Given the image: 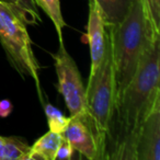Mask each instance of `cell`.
<instances>
[{"label":"cell","mask_w":160,"mask_h":160,"mask_svg":"<svg viewBox=\"0 0 160 160\" xmlns=\"http://www.w3.org/2000/svg\"><path fill=\"white\" fill-rule=\"evenodd\" d=\"M155 30L160 33V0H142Z\"/></svg>","instance_id":"5bb4252c"},{"label":"cell","mask_w":160,"mask_h":160,"mask_svg":"<svg viewBox=\"0 0 160 160\" xmlns=\"http://www.w3.org/2000/svg\"><path fill=\"white\" fill-rule=\"evenodd\" d=\"M21 9L23 10L25 16V24L36 25L41 23V16L38 11V6L34 0H19Z\"/></svg>","instance_id":"4fadbf2b"},{"label":"cell","mask_w":160,"mask_h":160,"mask_svg":"<svg viewBox=\"0 0 160 160\" xmlns=\"http://www.w3.org/2000/svg\"><path fill=\"white\" fill-rule=\"evenodd\" d=\"M0 25L2 28L0 43L10 64L21 76H28L34 80L38 98L41 102L44 103L38 75L40 66L32 49L27 24L12 11L9 6L0 2Z\"/></svg>","instance_id":"277c9868"},{"label":"cell","mask_w":160,"mask_h":160,"mask_svg":"<svg viewBox=\"0 0 160 160\" xmlns=\"http://www.w3.org/2000/svg\"><path fill=\"white\" fill-rule=\"evenodd\" d=\"M86 100L101 159H105L107 135L116 103L112 38L109 25H105L104 53L99 66L89 76L88 87L86 88Z\"/></svg>","instance_id":"3957f363"},{"label":"cell","mask_w":160,"mask_h":160,"mask_svg":"<svg viewBox=\"0 0 160 160\" xmlns=\"http://www.w3.org/2000/svg\"><path fill=\"white\" fill-rule=\"evenodd\" d=\"M115 76L116 100L131 82L147 49L160 40L142 0H133L128 12L120 23L109 25Z\"/></svg>","instance_id":"7a4b0ae2"},{"label":"cell","mask_w":160,"mask_h":160,"mask_svg":"<svg viewBox=\"0 0 160 160\" xmlns=\"http://www.w3.org/2000/svg\"><path fill=\"white\" fill-rule=\"evenodd\" d=\"M89 1V14L87 23V38L91 56V66L90 75L99 66L104 53L105 45V23L103 21L102 14L100 12L98 5L94 0Z\"/></svg>","instance_id":"ba28073f"},{"label":"cell","mask_w":160,"mask_h":160,"mask_svg":"<svg viewBox=\"0 0 160 160\" xmlns=\"http://www.w3.org/2000/svg\"><path fill=\"white\" fill-rule=\"evenodd\" d=\"M0 2H3L6 3L7 6H9L10 8L12 9V11L25 23V16H24V12L23 10L21 9V6L20 2H19V0H0Z\"/></svg>","instance_id":"2e32d148"},{"label":"cell","mask_w":160,"mask_h":160,"mask_svg":"<svg viewBox=\"0 0 160 160\" xmlns=\"http://www.w3.org/2000/svg\"><path fill=\"white\" fill-rule=\"evenodd\" d=\"M107 25L120 23L128 12L133 0H94Z\"/></svg>","instance_id":"30bf717a"},{"label":"cell","mask_w":160,"mask_h":160,"mask_svg":"<svg viewBox=\"0 0 160 160\" xmlns=\"http://www.w3.org/2000/svg\"><path fill=\"white\" fill-rule=\"evenodd\" d=\"M62 135L70 144L73 150L78 151L82 157L89 160L101 159L98 142L91 128L79 118L70 116L68 125Z\"/></svg>","instance_id":"52a82bcc"},{"label":"cell","mask_w":160,"mask_h":160,"mask_svg":"<svg viewBox=\"0 0 160 160\" xmlns=\"http://www.w3.org/2000/svg\"><path fill=\"white\" fill-rule=\"evenodd\" d=\"M6 152H7V137L0 136V160H7Z\"/></svg>","instance_id":"ac0fdd59"},{"label":"cell","mask_w":160,"mask_h":160,"mask_svg":"<svg viewBox=\"0 0 160 160\" xmlns=\"http://www.w3.org/2000/svg\"><path fill=\"white\" fill-rule=\"evenodd\" d=\"M134 160H160V101L155 104L138 132Z\"/></svg>","instance_id":"8992f818"},{"label":"cell","mask_w":160,"mask_h":160,"mask_svg":"<svg viewBox=\"0 0 160 160\" xmlns=\"http://www.w3.org/2000/svg\"><path fill=\"white\" fill-rule=\"evenodd\" d=\"M12 103L9 100H0V118H7L12 112Z\"/></svg>","instance_id":"e0dca14e"},{"label":"cell","mask_w":160,"mask_h":160,"mask_svg":"<svg viewBox=\"0 0 160 160\" xmlns=\"http://www.w3.org/2000/svg\"><path fill=\"white\" fill-rule=\"evenodd\" d=\"M34 2L38 7H40L53 22L58 35V42L59 44H64V36L62 31L66 27L60 10V0H34Z\"/></svg>","instance_id":"8fae6325"},{"label":"cell","mask_w":160,"mask_h":160,"mask_svg":"<svg viewBox=\"0 0 160 160\" xmlns=\"http://www.w3.org/2000/svg\"><path fill=\"white\" fill-rule=\"evenodd\" d=\"M53 58L58 78V91L64 98L70 116L82 120L92 131L86 100V88L77 64L64 44H59V48L53 55Z\"/></svg>","instance_id":"5b68a950"},{"label":"cell","mask_w":160,"mask_h":160,"mask_svg":"<svg viewBox=\"0 0 160 160\" xmlns=\"http://www.w3.org/2000/svg\"><path fill=\"white\" fill-rule=\"evenodd\" d=\"M44 112L47 118L49 131L62 135L64 133L65 128L67 127V125H68L70 116L66 118L57 108L52 105L51 103L44 104Z\"/></svg>","instance_id":"7c38bea8"},{"label":"cell","mask_w":160,"mask_h":160,"mask_svg":"<svg viewBox=\"0 0 160 160\" xmlns=\"http://www.w3.org/2000/svg\"><path fill=\"white\" fill-rule=\"evenodd\" d=\"M73 149L70 146L68 142H67L66 138L62 137V142L59 144L57 151H56L55 155V160L56 159H64V160H70L72 158V153H73Z\"/></svg>","instance_id":"9a60e30c"},{"label":"cell","mask_w":160,"mask_h":160,"mask_svg":"<svg viewBox=\"0 0 160 160\" xmlns=\"http://www.w3.org/2000/svg\"><path fill=\"white\" fill-rule=\"evenodd\" d=\"M62 139V135L48 131L31 146L29 160H55L56 151Z\"/></svg>","instance_id":"9c48e42d"},{"label":"cell","mask_w":160,"mask_h":160,"mask_svg":"<svg viewBox=\"0 0 160 160\" xmlns=\"http://www.w3.org/2000/svg\"><path fill=\"white\" fill-rule=\"evenodd\" d=\"M160 40L144 54L131 82L118 98L105 142V159L134 160V147L145 118L160 101Z\"/></svg>","instance_id":"6da1fadb"}]
</instances>
